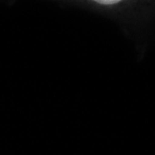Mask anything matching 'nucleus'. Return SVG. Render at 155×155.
I'll use <instances>...</instances> for the list:
<instances>
[{"instance_id":"obj_1","label":"nucleus","mask_w":155,"mask_h":155,"mask_svg":"<svg viewBox=\"0 0 155 155\" xmlns=\"http://www.w3.org/2000/svg\"><path fill=\"white\" fill-rule=\"evenodd\" d=\"M58 4L83 9L118 23L125 36L136 42L138 60H142L148 46L147 38L155 24L154 0H76Z\"/></svg>"}]
</instances>
